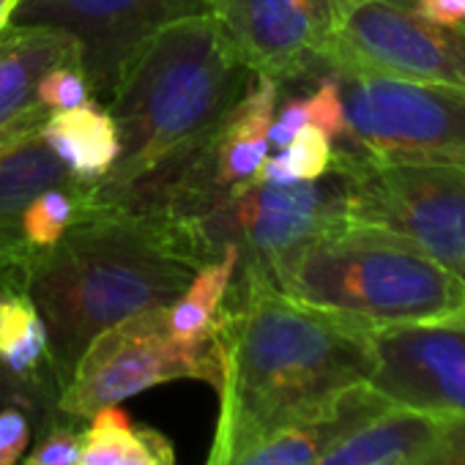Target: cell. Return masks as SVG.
Wrapping results in <instances>:
<instances>
[{
	"label": "cell",
	"instance_id": "6da1fadb",
	"mask_svg": "<svg viewBox=\"0 0 465 465\" xmlns=\"http://www.w3.org/2000/svg\"><path fill=\"white\" fill-rule=\"evenodd\" d=\"M213 353L219 408L205 465L329 413L375 372L370 329L285 296L258 269L236 272Z\"/></svg>",
	"mask_w": 465,
	"mask_h": 465
},
{
	"label": "cell",
	"instance_id": "7a4b0ae2",
	"mask_svg": "<svg viewBox=\"0 0 465 465\" xmlns=\"http://www.w3.org/2000/svg\"><path fill=\"white\" fill-rule=\"evenodd\" d=\"M175 227L153 208H99L20 274L50 342L58 394L110 326L170 307L194 274Z\"/></svg>",
	"mask_w": 465,
	"mask_h": 465
},
{
	"label": "cell",
	"instance_id": "3957f363",
	"mask_svg": "<svg viewBox=\"0 0 465 465\" xmlns=\"http://www.w3.org/2000/svg\"><path fill=\"white\" fill-rule=\"evenodd\" d=\"M252 72L208 15L159 31L126 69L107 110L121 151L94 186L99 208H145L159 186L213 134Z\"/></svg>",
	"mask_w": 465,
	"mask_h": 465
},
{
	"label": "cell",
	"instance_id": "277c9868",
	"mask_svg": "<svg viewBox=\"0 0 465 465\" xmlns=\"http://www.w3.org/2000/svg\"><path fill=\"white\" fill-rule=\"evenodd\" d=\"M291 299L370 331L427 323L465 302V277L386 230L345 224L269 266Z\"/></svg>",
	"mask_w": 465,
	"mask_h": 465
},
{
	"label": "cell",
	"instance_id": "5b68a950",
	"mask_svg": "<svg viewBox=\"0 0 465 465\" xmlns=\"http://www.w3.org/2000/svg\"><path fill=\"white\" fill-rule=\"evenodd\" d=\"M159 213L175 227L197 269L232 250L239 269L269 274L277 255L348 224V186L345 173L334 164L318 181L269 183L258 178L189 211Z\"/></svg>",
	"mask_w": 465,
	"mask_h": 465
},
{
	"label": "cell",
	"instance_id": "8992f818",
	"mask_svg": "<svg viewBox=\"0 0 465 465\" xmlns=\"http://www.w3.org/2000/svg\"><path fill=\"white\" fill-rule=\"evenodd\" d=\"M348 224L386 230L465 277V167L367 162L334 145Z\"/></svg>",
	"mask_w": 465,
	"mask_h": 465
},
{
	"label": "cell",
	"instance_id": "52a82bcc",
	"mask_svg": "<svg viewBox=\"0 0 465 465\" xmlns=\"http://www.w3.org/2000/svg\"><path fill=\"white\" fill-rule=\"evenodd\" d=\"M348 132L337 148L367 162L465 167V88L340 77Z\"/></svg>",
	"mask_w": 465,
	"mask_h": 465
},
{
	"label": "cell",
	"instance_id": "ba28073f",
	"mask_svg": "<svg viewBox=\"0 0 465 465\" xmlns=\"http://www.w3.org/2000/svg\"><path fill=\"white\" fill-rule=\"evenodd\" d=\"M167 307L132 315L102 331L80 356L55 400V411L88 421L96 411L121 405L173 381H216V353H197L173 340Z\"/></svg>",
	"mask_w": 465,
	"mask_h": 465
},
{
	"label": "cell",
	"instance_id": "9c48e42d",
	"mask_svg": "<svg viewBox=\"0 0 465 465\" xmlns=\"http://www.w3.org/2000/svg\"><path fill=\"white\" fill-rule=\"evenodd\" d=\"M326 74L465 88V25L424 20L397 0H351L326 53Z\"/></svg>",
	"mask_w": 465,
	"mask_h": 465
},
{
	"label": "cell",
	"instance_id": "30bf717a",
	"mask_svg": "<svg viewBox=\"0 0 465 465\" xmlns=\"http://www.w3.org/2000/svg\"><path fill=\"white\" fill-rule=\"evenodd\" d=\"M205 12L208 0H17L6 25H42L72 36L91 96L107 107L137 53L159 31Z\"/></svg>",
	"mask_w": 465,
	"mask_h": 465
},
{
	"label": "cell",
	"instance_id": "8fae6325",
	"mask_svg": "<svg viewBox=\"0 0 465 465\" xmlns=\"http://www.w3.org/2000/svg\"><path fill=\"white\" fill-rule=\"evenodd\" d=\"M351 0H208V17L252 74L280 85L326 74V53Z\"/></svg>",
	"mask_w": 465,
	"mask_h": 465
},
{
	"label": "cell",
	"instance_id": "7c38bea8",
	"mask_svg": "<svg viewBox=\"0 0 465 465\" xmlns=\"http://www.w3.org/2000/svg\"><path fill=\"white\" fill-rule=\"evenodd\" d=\"M280 88L282 85L274 77L252 74L213 134L159 186L145 208L181 213L258 181L261 167L272 153L269 132L280 104Z\"/></svg>",
	"mask_w": 465,
	"mask_h": 465
},
{
	"label": "cell",
	"instance_id": "4fadbf2b",
	"mask_svg": "<svg viewBox=\"0 0 465 465\" xmlns=\"http://www.w3.org/2000/svg\"><path fill=\"white\" fill-rule=\"evenodd\" d=\"M370 386L424 413H465V329L408 323L372 331Z\"/></svg>",
	"mask_w": 465,
	"mask_h": 465
},
{
	"label": "cell",
	"instance_id": "5bb4252c",
	"mask_svg": "<svg viewBox=\"0 0 465 465\" xmlns=\"http://www.w3.org/2000/svg\"><path fill=\"white\" fill-rule=\"evenodd\" d=\"M45 121L47 113H36L0 132V272L23 274L34 261L20 236L28 203L50 186L74 181L42 134Z\"/></svg>",
	"mask_w": 465,
	"mask_h": 465
},
{
	"label": "cell",
	"instance_id": "9a60e30c",
	"mask_svg": "<svg viewBox=\"0 0 465 465\" xmlns=\"http://www.w3.org/2000/svg\"><path fill=\"white\" fill-rule=\"evenodd\" d=\"M389 405L391 400H386L370 383L353 386L329 413L274 430L236 451L222 465H315L331 443Z\"/></svg>",
	"mask_w": 465,
	"mask_h": 465
},
{
	"label": "cell",
	"instance_id": "2e32d148",
	"mask_svg": "<svg viewBox=\"0 0 465 465\" xmlns=\"http://www.w3.org/2000/svg\"><path fill=\"white\" fill-rule=\"evenodd\" d=\"M74 55H80L77 45L64 31L42 25L0 28V132L28 115L47 113L36 96L39 80Z\"/></svg>",
	"mask_w": 465,
	"mask_h": 465
},
{
	"label": "cell",
	"instance_id": "e0dca14e",
	"mask_svg": "<svg viewBox=\"0 0 465 465\" xmlns=\"http://www.w3.org/2000/svg\"><path fill=\"white\" fill-rule=\"evenodd\" d=\"M440 413L391 402L345 432L315 465H405L435 435Z\"/></svg>",
	"mask_w": 465,
	"mask_h": 465
},
{
	"label": "cell",
	"instance_id": "ac0fdd59",
	"mask_svg": "<svg viewBox=\"0 0 465 465\" xmlns=\"http://www.w3.org/2000/svg\"><path fill=\"white\" fill-rule=\"evenodd\" d=\"M0 364L53 402L58 400L47 329L17 272H0Z\"/></svg>",
	"mask_w": 465,
	"mask_h": 465
},
{
	"label": "cell",
	"instance_id": "d6986e66",
	"mask_svg": "<svg viewBox=\"0 0 465 465\" xmlns=\"http://www.w3.org/2000/svg\"><path fill=\"white\" fill-rule=\"evenodd\" d=\"M42 134L66 173L74 181L91 186H96L113 170L121 151L115 121L110 110L99 102H88L64 113H50Z\"/></svg>",
	"mask_w": 465,
	"mask_h": 465
},
{
	"label": "cell",
	"instance_id": "ffe728a7",
	"mask_svg": "<svg viewBox=\"0 0 465 465\" xmlns=\"http://www.w3.org/2000/svg\"><path fill=\"white\" fill-rule=\"evenodd\" d=\"M239 272V255L224 250L216 261L194 269L189 285L164 310L167 331L175 342L197 353H213V334Z\"/></svg>",
	"mask_w": 465,
	"mask_h": 465
},
{
	"label": "cell",
	"instance_id": "44dd1931",
	"mask_svg": "<svg viewBox=\"0 0 465 465\" xmlns=\"http://www.w3.org/2000/svg\"><path fill=\"white\" fill-rule=\"evenodd\" d=\"M77 465H175V449L167 435L110 405L85 421Z\"/></svg>",
	"mask_w": 465,
	"mask_h": 465
},
{
	"label": "cell",
	"instance_id": "7402d4cb",
	"mask_svg": "<svg viewBox=\"0 0 465 465\" xmlns=\"http://www.w3.org/2000/svg\"><path fill=\"white\" fill-rule=\"evenodd\" d=\"M96 211L99 205L94 203L91 183L69 181V183L50 186L39 192L23 211V219H20L23 244L36 258L39 252L55 247L72 227H77L83 219H88Z\"/></svg>",
	"mask_w": 465,
	"mask_h": 465
},
{
	"label": "cell",
	"instance_id": "603a6c76",
	"mask_svg": "<svg viewBox=\"0 0 465 465\" xmlns=\"http://www.w3.org/2000/svg\"><path fill=\"white\" fill-rule=\"evenodd\" d=\"M334 167V140H329L321 129L304 126L285 148L274 156L269 153L261 167V181L269 183H299L318 181Z\"/></svg>",
	"mask_w": 465,
	"mask_h": 465
},
{
	"label": "cell",
	"instance_id": "cb8c5ba5",
	"mask_svg": "<svg viewBox=\"0 0 465 465\" xmlns=\"http://www.w3.org/2000/svg\"><path fill=\"white\" fill-rule=\"evenodd\" d=\"M83 427V419L53 411L39 424V438L23 457V465H77Z\"/></svg>",
	"mask_w": 465,
	"mask_h": 465
},
{
	"label": "cell",
	"instance_id": "d4e9b609",
	"mask_svg": "<svg viewBox=\"0 0 465 465\" xmlns=\"http://www.w3.org/2000/svg\"><path fill=\"white\" fill-rule=\"evenodd\" d=\"M36 96H39V104L47 113H64V110H74V107H83V104L94 102L88 77H85L83 64H80V55L66 58L64 64L53 66L39 80Z\"/></svg>",
	"mask_w": 465,
	"mask_h": 465
},
{
	"label": "cell",
	"instance_id": "484cf974",
	"mask_svg": "<svg viewBox=\"0 0 465 465\" xmlns=\"http://www.w3.org/2000/svg\"><path fill=\"white\" fill-rule=\"evenodd\" d=\"M304 99V113H307V126L321 129L329 140L342 143L348 132V118H345V99H342V85L337 74H321L315 80L312 94L302 96Z\"/></svg>",
	"mask_w": 465,
	"mask_h": 465
},
{
	"label": "cell",
	"instance_id": "4316f807",
	"mask_svg": "<svg viewBox=\"0 0 465 465\" xmlns=\"http://www.w3.org/2000/svg\"><path fill=\"white\" fill-rule=\"evenodd\" d=\"M405 465H465V413H440L435 435Z\"/></svg>",
	"mask_w": 465,
	"mask_h": 465
},
{
	"label": "cell",
	"instance_id": "83f0119b",
	"mask_svg": "<svg viewBox=\"0 0 465 465\" xmlns=\"http://www.w3.org/2000/svg\"><path fill=\"white\" fill-rule=\"evenodd\" d=\"M34 416L23 408H0V465H20L31 449Z\"/></svg>",
	"mask_w": 465,
	"mask_h": 465
},
{
	"label": "cell",
	"instance_id": "f1b7e54d",
	"mask_svg": "<svg viewBox=\"0 0 465 465\" xmlns=\"http://www.w3.org/2000/svg\"><path fill=\"white\" fill-rule=\"evenodd\" d=\"M0 408H23L34 416V424L39 427L55 411V402L0 364Z\"/></svg>",
	"mask_w": 465,
	"mask_h": 465
},
{
	"label": "cell",
	"instance_id": "f546056e",
	"mask_svg": "<svg viewBox=\"0 0 465 465\" xmlns=\"http://www.w3.org/2000/svg\"><path fill=\"white\" fill-rule=\"evenodd\" d=\"M411 9L440 25H465V0H413Z\"/></svg>",
	"mask_w": 465,
	"mask_h": 465
},
{
	"label": "cell",
	"instance_id": "4dcf8cb0",
	"mask_svg": "<svg viewBox=\"0 0 465 465\" xmlns=\"http://www.w3.org/2000/svg\"><path fill=\"white\" fill-rule=\"evenodd\" d=\"M427 323H432V326H451V329H465V302H462V304H457L454 310H449V312H443V315H438V318L427 321Z\"/></svg>",
	"mask_w": 465,
	"mask_h": 465
},
{
	"label": "cell",
	"instance_id": "1f68e13d",
	"mask_svg": "<svg viewBox=\"0 0 465 465\" xmlns=\"http://www.w3.org/2000/svg\"><path fill=\"white\" fill-rule=\"evenodd\" d=\"M15 6H17V0H0V28L9 23V15Z\"/></svg>",
	"mask_w": 465,
	"mask_h": 465
},
{
	"label": "cell",
	"instance_id": "d6a6232c",
	"mask_svg": "<svg viewBox=\"0 0 465 465\" xmlns=\"http://www.w3.org/2000/svg\"><path fill=\"white\" fill-rule=\"evenodd\" d=\"M397 4H405V6H411V4H413V0H397Z\"/></svg>",
	"mask_w": 465,
	"mask_h": 465
}]
</instances>
